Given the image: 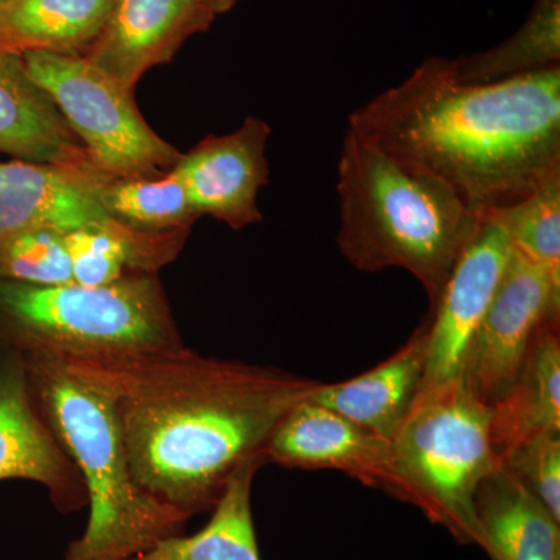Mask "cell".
<instances>
[{
    "instance_id": "30bf717a",
    "label": "cell",
    "mask_w": 560,
    "mask_h": 560,
    "mask_svg": "<svg viewBox=\"0 0 560 560\" xmlns=\"http://www.w3.org/2000/svg\"><path fill=\"white\" fill-rule=\"evenodd\" d=\"M38 482L61 514L88 506L75 463L33 396L21 357L0 346V481Z\"/></svg>"
},
{
    "instance_id": "4fadbf2b",
    "label": "cell",
    "mask_w": 560,
    "mask_h": 560,
    "mask_svg": "<svg viewBox=\"0 0 560 560\" xmlns=\"http://www.w3.org/2000/svg\"><path fill=\"white\" fill-rule=\"evenodd\" d=\"M215 18L202 0H114L105 27L83 57L132 91L147 70L172 61Z\"/></svg>"
},
{
    "instance_id": "d6986e66",
    "label": "cell",
    "mask_w": 560,
    "mask_h": 560,
    "mask_svg": "<svg viewBox=\"0 0 560 560\" xmlns=\"http://www.w3.org/2000/svg\"><path fill=\"white\" fill-rule=\"evenodd\" d=\"M190 232H149L121 223L68 232L73 282L102 287L135 275H156L175 260Z\"/></svg>"
},
{
    "instance_id": "7402d4cb",
    "label": "cell",
    "mask_w": 560,
    "mask_h": 560,
    "mask_svg": "<svg viewBox=\"0 0 560 560\" xmlns=\"http://www.w3.org/2000/svg\"><path fill=\"white\" fill-rule=\"evenodd\" d=\"M95 190L110 219L135 230L190 232L200 219L191 209L186 187L175 171L160 178L109 176L101 172Z\"/></svg>"
},
{
    "instance_id": "4316f807",
    "label": "cell",
    "mask_w": 560,
    "mask_h": 560,
    "mask_svg": "<svg viewBox=\"0 0 560 560\" xmlns=\"http://www.w3.org/2000/svg\"><path fill=\"white\" fill-rule=\"evenodd\" d=\"M237 2L238 0H202V3H205L215 16L228 13Z\"/></svg>"
},
{
    "instance_id": "5b68a950",
    "label": "cell",
    "mask_w": 560,
    "mask_h": 560,
    "mask_svg": "<svg viewBox=\"0 0 560 560\" xmlns=\"http://www.w3.org/2000/svg\"><path fill=\"white\" fill-rule=\"evenodd\" d=\"M0 346L14 352L95 357L183 348L156 275L102 287L28 285L0 278Z\"/></svg>"
},
{
    "instance_id": "2e32d148",
    "label": "cell",
    "mask_w": 560,
    "mask_h": 560,
    "mask_svg": "<svg viewBox=\"0 0 560 560\" xmlns=\"http://www.w3.org/2000/svg\"><path fill=\"white\" fill-rule=\"evenodd\" d=\"M0 153L36 164L91 161L47 92L28 75L22 55L0 49Z\"/></svg>"
},
{
    "instance_id": "cb8c5ba5",
    "label": "cell",
    "mask_w": 560,
    "mask_h": 560,
    "mask_svg": "<svg viewBox=\"0 0 560 560\" xmlns=\"http://www.w3.org/2000/svg\"><path fill=\"white\" fill-rule=\"evenodd\" d=\"M499 212L512 249L560 279V175Z\"/></svg>"
},
{
    "instance_id": "d4e9b609",
    "label": "cell",
    "mask_w": 560,
    "mask_h": 560,
    "mask_svg": "<svg viewBox=\"0 0 560 560\" xmlns=\"http://www.w3.org/2000/svg\"><path fill=\"white\" fill-rule=\"evenodd\" d=\"M0 278L38 287L73 283L66 232L36 228L0 245Z\"/></svg>"
},
{
    "instance_id": "484cf974",
    "label": "cell",
    "mask_w": 560,
    "mask_h": 560,
    "mask_svg": "<svg viewBox=\"0 0 560 560\" xmlns=\"http://www.w3.org/2000/svg\"><path fill=\"white\" fill-rule=\"evenodd\" d=\"M508 467L560 522V433H544L501 456Z\"/></svg>"
},
{
    "instance_id": "ffe728a7",
    "label": "cell",
    "mask_w": 560,
    "mask_h": 560,
    "mask_svg": "<svg viewBox=\"0 0 560 560\" xmlns=\"http://www.w3.org/2000/svg\"><path fill=\"white\" fill-rule=\"evenodd\" d=\"M113 5L114 0H9L0 5V49L83 57Z\"/></svg>"
},
{
    "instance_id": "603a6c76",
    "label": "cell",
    "mask_w": 560,
    "mask_h": 560,
    "mask_svg": "<svg viewBox=\"0 0 560 560\" xmlns=\"http://www.w3.org/2000/svg\"><path fill=\"white\" fill-rule=\"evenodd\" d=\"M560 65V0H536L528 20L506 40L453 60L463 83H492Z\"/></svg>"
},
{
    "instance_id": "ba28073f",
    "label": "cell",
    "mask_w": 560,
    "mask_h": 560,
    "mask_svg": "<svg viewBox=\"0 0 560 560\" xmlns=\"http://www.w3.org/2000/svg\"><path fill=\"white\" fill-rule=\"evenodd\" d=\"M551 318L560 319V279L512 249L460 374L478 399L490 407L506 393L534 335Z\"/></svg>"
},
{
    "instance_id": "5bb4252c",
    "label": "cell",
    "mask_w": 560,
    "mask_h": 560,
    "mask_svg": "<svg viewBox=\"0 0 560 560\" xmlns=\"http://www.w3.org/2000/svg\"><path fill=\"white\" fill-rule=\"evenodd\" d=\"M94 162H0V245L36 228L72 232L119 223L98 202Z\"/></svg>"
},
{
    "instance_id": "7a4b0ae2",
    "label": "cell",
    "mask_w": 560,
    "mask_h": 560,
    "mask_svg": "<svg viewBox=\"0 0 560 560\" xmlns=\"http://www.w3.org/2000/svg\"><path fill=\"white\" fill-rule=\"evenodd\" d=\"M349 128L451 187L478 215L510 208L560 175V65L463 83L431 57L353 110Z\"/></svg>"
},
{
    "instance_id": "6da1fadb",
    "label": "cell",
    "mask_w": 560,
    "mask_h": 560,
    "mask_svg": "<svg viewBox=\"0 0 560 560\" xmlns=\"http://www.w3.org/2000/svg\"><path fill=\"white\" fill-rule=\"evenodd\" d=\"M54 359L113 401L136 485L190 518L215 508L235 469L320 385L186 346Z\"/></svg>"
},
{
    "instance_id": "e0dca14e",
    "label": "cell",
    "mask_w": 560,
    "mask_h": 560,
    "mask_svg": "<svg viewBox=\"0 0 560 560\" xmlns=\"http://www.w3.org/2000/svg\"><path fill=\"white\" fill-rule=\"evenodd\" d=\"M475 518L490 560H560V522L503 463L478 488Z\"/></svg>"
},
{
    "instance_id": "44dd1931",
    "label": "cell",
    "mask_w": 560,
    "mask_h": 560,
    "mask_svg": "<svg viewBox=\"0 0 560 560\" xmlns=\"http://www.w3.org/2000/svg\"><path fill=\"white\" fill-rule=\"evenodd\" d=\"M264 455L243 460L228 481L208 525L194 536H172L130 560H260L250 492Z\"/></svg>"
},
{
    "instance_id": "9a60e30c",
    "label": "cell",
    "mask_w": 560,
    "mask_h": 560,
    "mask_svg": "<svg viewBox=\"0 0 560 560\" xmlns=\"http://www.w3.org/2000/svg\"><path fill=\"white\" fill-rule=\"evenodd\" d=\"M429 318L388 360L350 381L320 383L311 399L383 440H393L425 377Z\"/></svg>"
},
{
    "instance_id": "8992f818",
    "label": "cell",
    "mask_w": 560,
    "mask_h": 560,
    "mask_svg": "<svg viewBox=\"0 0 560 560\" xmlns=\"http://www.w3.org/2000/svg\"><path fill=\"white\" fill-rule=\"evenodd\" d=\"M400 500L464 545H481L475 495L501 464L490 407L463 377L420 388L390 440Z\"/></svg>"
},
{
    "instance_id": "7c38bea8",
    "label": "cell",
    "mask_w": 560,
    "mask_h": 560,
    "mask_svg": "<svg viewBox=\"0 0 560 560\" xmlns=\"http://www.w3.org/2000/svg\"><path fill=\"white\" fill-rule=\"evenodd\" d=\"M271 128L257 117H246L230 135L208 136L173 168L186 187L191 209L243 230L261 221L257 198L270 179L267 160Z\"/></svg>"
},
{
    "instance_id": "52a82bcc",
    "label": "cell",
    "mask_w": 560,
    "mask_h": 560,
    "mask_svg": "<svg viewBox=\"0 0 560 560\" xmlns=\"http://www.w3.org/2000/svg\"><path fill=\"white\" fill-rule=\"evenodd\" d=\"M33 81L47 92L98 171L109 176L160 178L180 154L143 119L131 90L84 57L27 51Z\"/></svg>"
},
{
    "instance_id": "83f0119b",
    "label": "cell",
    "mask_w": 560,
    "mask_h": 560,
    "mask_svg": "<svg viewBox=\"0 0 560 560\" xmlns=\"http://www.w3.org/2000/svg\"><path fill=\"white\" fill-rule=\"evenodd\" d=\"M5 2H9V0H0V5H3Z\"/></svg>"
},
{
    "instance_id": "277c9868",
    "label": "cell",
    "mask_w": 560,
    "mask_h": 560,
    "mask_svg": "<svg viewBox=\"0 0 560 560\" xmlns=\"http://www.w3.org/2000/svg\"><path fill=\"white\" fill-rule=\"evenodd\" d=\"M16 353L40 412L86 488V529L70 541L62 560H130L162 539L184 534L189 515L136 485L109 397L54 357Z\"/></svg>"
},
{
    "instance_id": "8fae6325",
    "label": "cell",
    "mask_w": 560,
    "mask_h": 560,
    "mask_svg": "<svg viewBox=\"0 0 560 560\" xmlns=\"http://www.w3.org/2000/svg\"><path fill=\"white\" fill-rule=\"evenodd\" d=\"M261 455L267 464L291 469L342 471L400 500L390 442L311 397L280 420Z\"/></svg>"
},
{
    "instance_id": "9c48e42d",
    "label": "cell",
    "mask_w": 560,
    "mask_h": 560,
    "mask_svg": "<svg viewBox=\"0 0 560 560\" xmlns=\"http://www.w3.org/2000/svg\"><path fill=\"white\" fill-rule=\"evenodd\" d=\"M512 243L499 209L481 219L480 230L456 261L429 315L425 386L460 377L467 352L499 289Z\"/></svg>"
},
{
    "instance_id": "3957f363",
    "label": "cell",
    "mask_w": 560,
    "mask_h": 560,
    "mask_svg": "<svg viewBox=\"0 0 560 560\" xmlns=\"http://www.w3.org/2000/svg\"><path fill=\"white\" fill-rule=\"evenodd\" d=\"M338 246L357 270L400 268L436 305L456 261L480 230L442 180L348 128L338 164Z\"/></svg>"
},
{
    "instance_id": "ac0fdd59",
    "label": "cell",
    "mask_w": 560,
    "mask_h": 560,
    "mask_svg": "<svg viewBox=\"0 0 560 560\" xmlns=\"http://www.w3.org/2000/svg\"><path fill=\"white\" fill-rule=\"evenodd\" d=\"M492 440L499 456L544 433H560V319L534 335L510 388L490 405Z\"/></svg>"
}]
</instances>
